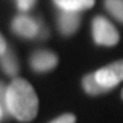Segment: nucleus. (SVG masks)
<instances>
[{"instance_id": "13", "label": "nucleus", "mask_w": 123, "mask_h": 123, "mask_svg": "<svg viewBox=\"0 0 123 123\" xmlns=\"http://www.w3.org/2000/svg\"><path fill=\"white\" fill-rule=\"evenodd\" d=\"M75 121H77V118H75L74 114H72V113H64V114L59 116L58 118L53 119L52 122H49V123H75Z\"/></svg>"}, {"instance_id": "15", "label": "nucleus", "mask_w": 123, "mask_h": 123, "mask_svg": "<svg viewBox=\"0 0 123 123\" xmlns=\"http://www.w3.org/2000/svg\"><path fill=\"white\" fill-rule=\"evenodd\" d=\"M6 52V43H5L4 38H1V54Z\"/></svg>"}, {"instance_id": "1", "label": "nucleus", "mask_w": 123, "mask_h": 123, "mask_svg": "<svg viewBox=\"0 0 123 123\" xmlns=\"http://www.w3.org/2000/svg\"><path fill=\"white\" fill-rule=\"evenodd\" d=\"M9 113L20 122H30L37 117L39 100L34 88L23 78H15L6 87Z\"/></svg>"}, {"instance_id": "6", "label": "nucleus", "mask_w": 123, "mask_h": 123, "mask_svg": "<svg viewBox=\"0 0 123 123\" xmlns=\"http://www.w3.org/2000/svg\"><path fill=\"white\" fill-rule=\"evenodd\" d=\"M54 3L63 10L79 12L92 8L94 5V0H54Z\"/></svg>"}, {"instance_id": "2", "label": "nucleus", "mask_w": 123, "mask_h": 123, "mask_svg": "<svg viewBox=\"0 0 123 123\" xmlns=\"http://www.w3.org/2000/svg\"><path fill=\"white\" fill-rule=\"evenodd\" d=\"M93 39L99 45L113 47L119 40V34L117 29L103 16H97L92 24Z\"/></svg>"}, {"instance_id": "8", "label": "nucleus", "mask_w": 123, "mask_h": 123, "mask_svg": "<svg viewBox=\"0 0 123 123\" xmlns=\"http://www.w3.org/2000/svg\"><path fill=\"white\" fill-rule=\"evenodd\" d=\"M83 88H84V91L88 94H91V96H97V94H100V93L108 91L105 87L99 84V82L97 80L94 73L88 74L83 78Z\"/></svg>"}, {"instance_id": "4", "label": "nucleus", "mask_w": 123, "mask_h": 123, "mask_svg": "<svg viewBox=\"0 0 123 123\" xmlns=\"http://www.w3.org/2000/svg\"><path fill=\"white\" fill-rule=\"evenodd\" d=\"M13 30L20 37L34 38L39 33V25L33 18L21 14L13 20Z\"/></svg>"}, {"instance_id": "7", "label": "nucleus", "mask_w": 123, "mask_h": 123, "mask_svg": "<svg viewBox=\"0 0 123 123\" xmlns=\"http://www.w3.org/2000/svg\"><path fill=\"white\" fill-rule=\"evenodd\" d=\"M1 67H3V70L8 75L18 74V72H19L18 60H16L15 55L10 50H6L5 53L1 54Z\"/></svg>"}, {"instance_id": "10", "label": "nucleus", "mask_w": 123, "mask_h": 123, "mask_svg": "<svg viewBox=\"0 0 123 123\" xmlns=\"http://www.w3.org/2000/svg\"><path fill=\"white\" fill-rule=\"evenodd\" d=\"M104 5L117 20L123 23V0H105Z\"/></svg>"}, {"instance_id": "11", "label": "nucleus", "mask_w": 123, "mask_h": 123, "mask_svg": "<svg viewBox=\"0 0 123 123\" xmlns=\"http://www.w3.org/2000/svg\"><path fill=\"white\" fill-rule=\"evenodd\" d=\"M105 68H107L111 73L117 78V80H118V82L123 80V59L113 62V63L108 64Z\"/></svg>"}, {"instance_id": "12", "label": "nucleus", "mask_w": 123, "mask_h": 123, "mask_svg": "<svg viewBox=\"0 0 123 123\" xmlns=\"http://www.w3.org/2000/svg\"><path fill=\"white\" fill-rule=\"evenodd\" d=\"M9 109H8V102H6V88L4 86H1V121H4V118L8 116Z\"/></svg>"}, {"instance_id": "14", "label": "nucleus", "mask_w": 123, "mask_h": 123, "mask_svg": "<svg viewBox=\"0 0 123 123\" xmlns=\"http://www.w3.org/2000/svg\"><path fill=\"white\" fill-rule=\"evenodd\" d=\"M35 0H16V4H18V8L20 10H29L33 5H34Z\"/></svg>"}, {"instance_id": "3", "label": "nucleus", "mask_w": 123, "mask_h": 123, "mask_svg": "<svg viewBox=\"0 0 123 123\" xmlns=\"http://www.w3.org/2000/svg\"><path fill=\"white\" fill-rule=\"evenodd\" d=\"M58 64V57L57 54L49 50H37L33 53L30 58V65L33 70L44 73V72L54 69Z\"/></svg>"}, {"instance_id": "16", "label": "nucleus", "mask_w": 123, "mask_h": 123, "mask_svg": "<svg viewBox=\"0 0 123 123\" xmlns=\"http://www.w3.org/2000/svg\"><path fill=\"white\" fill-rule=\"evenodd\" d=\"M122 99H123V89H122Z\"/></svg>"}, {"instance_id": "5", "label": "nucleus", "mask_w": 123, "mask_h": 123, "mask_svg": "<svg viewBox=\"0 0 123 123\" xmlns=\"http://www.w3.org/2000/svg\"><path fill=\"white\" fill-rule=\"evenodd\" d=\"M79 23H80V16L77 12L63 10V13L58 18L59 29L63 35H72L78 29Z\"/></svg>"}, {"instance_id": "9", "label": "nucleus", "mask_w": 123, "mask_h": 123, "mask_svg": "<svg viewBox=\"0 0 123 123\" xmlns=\"http://www.w3.org/2000/svg\"><path fill=\"white\" fill-rule=\"evenodd\" d=\"M94 75H96L97 80L99 82V84L105 87L107 89L113 88V87H116L119 83L118 80H117V78L112 74L111 72L105 68V67H104V68H100L99 70H97L96 73H94Z\"/></svg>"}]
</instances>
